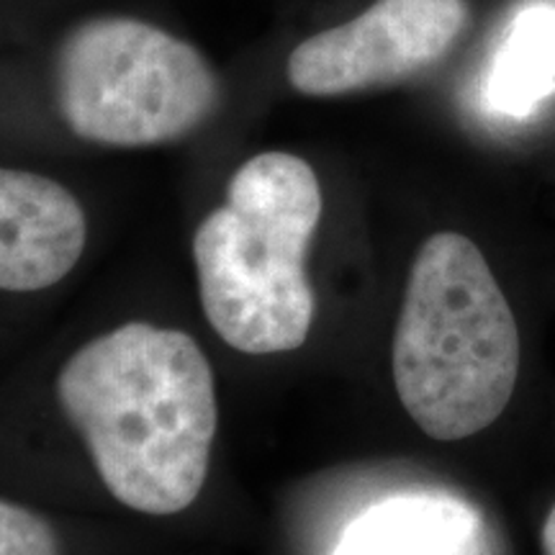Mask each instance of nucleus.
Returning <instances> with one entry per match:
<instances>
[{
	"label": "nucleus",
	"mask_w": 555,
	"mask_h": 555,
	"mask_svg": "<svg viewBox=\"0 0 555 555\" xmlns=\"http://www.w3.org/2000/svg\"><path fill=\"white\" fill-rule=\"evenodd\" d=\"M111 496L142 515L189 509L217 440V380L196 339L129 322L90 339L54 380Z\"/></svg>",
	"instance_id": "obj_1"
},
{
	"label": "nucleus",
	"mask_w": 555,
	"mask_h": 555,
	"mask_svg": "<svg viewBox=\"0 0 555 555\" xmlns=\"http://www.w3.org/2000/svg\"><path fill=\"white\" fill-rule=\"evenodd\" d=\"M401 406L435 440H463L502 416L517 386L519 332L509 301L474 242L425 240L393 332Z\"/></svg>",
	"instance_id": "obj_2"
},
{
	"label": "nucleus",
	"mask_w": 555,
	"mask_h": 555,
	"mask_svg": "<svg viewBox=\"0 0 555 555\" xmlns=\"http://www.w3.org/2000/svg\"><path fill=\"white\" fill-rule=\"evenodd\" d=\"M322 219V189L307 159L262 152L229 180L224 206L193 234L201 307L214 332L245 356L307 343L314 291L307 253Z\"/></svg>",
	"instance_id": "obj_3"
},
{
	"label": "nucleus",
	"mask_w": 555,
	"mask_h": 555,
	"mask_svg": "<svg viewBox=\"0 0 555 555\" xmlns=\"http://www.w3.org/2000/svg\"><path fill=\"white\" fill-rule=\"evenodd\" d=\"M52 95L75 137L152 147L204 127L219 108L221 80L189 41L142 18L99 16L54 50Z\"/></svg>",
	"instance_id": "obj_4"
},
{
	"label": "nucleus",
	"mask_w": 555,
	"mask_h": 555,
	"mask_svg": "<svg viewBox=\"0 0 555 555\" xmlns=\"http://www.w3.org/2000/svg\"><path fill=\"white\" fill-rule=\"evenodd\" d=\"M466 0H376L291 52V88L314 99L404 82L446 60L466 31Z\"/></svg>",
	"instance_id": "obj_5"
},
{
	"label": "nucleus",
	"mask_w": 555,
	"mask_h": 555,
	"mask_svg": "<svg viewBox=\"0 0 555 555\" xmlns=\"http://www.w3.org/2000/svg\"><path fill=\"white\" fill-rule=\"evenodd\" d=\"M86 242V211L65 185L0 165V294L57 286L78 266Z\"/></svg>",
	"instance_id": "obj_6"
},
{
	"label": "nucleus",
	"mask_w": 555,
	"mask_h": 555,
	"mask_svg": "<svg viewBox=\"0 0 555 555\" xmlns=\"http://www.w3.org/2000/svg\"><path fill=\"white\" fill-rule=\"evenodd\" d=\"M335 555H483L481 519L448 494H399L365 509Z\"/></svg>",
	"instance_id": "obj_7"
},
{
	"label": "nucleus",
	"mask_w": 555,
	"mask_h": 555,
	"mask_svg": "<svg viewBox=\"0 0 555 555\" xmlns=\"http://www.w3.org/2000/svg\"><path fill=\"white\" fill-rule=\"evenodd\" d=\"M555 13H530L519 37L504 52L494 78V103L525 114L553 86L555 75Z\"/></svg>",
	"instance_id": "obj_8"
},
{
	"label": "nucleus",
	"mask_w": 555,
	"mask_h": 555,
	"mask_svg": "<svg viewBox=\"0 0 555 555\" xmlns=\"http://www.w3.org/2000/svg\"><path fill=\"white\" fill-rule=\"evenodd\" d=\"M0 555H60V535L39 512L0 496Z\"/></svg>",
	"instance_id": "obj_9"
},
{
	"label": "nucleus",
	"mask_w": 555,
	"mask_h": 555,
	"mask_svg": "<svg viewBox=\"0 0 555 555\" xmlns=\"http://www.w3.org/2000/svg\"><path fill=\"white\" fill-rule=\"evenodd\" d=\"M543 551L545 555H555V504L553 509L547 512V519L543 525Z\"/></svg>",
	"instance_id": "obj_10"
}]
</instances>
